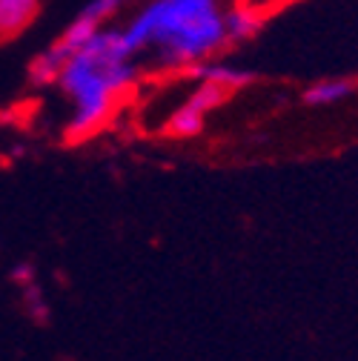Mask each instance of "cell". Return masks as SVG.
Returning <instances> with one entry per match:
<instances>
[{
    "instance_id": "cell-1",
    "label": "cell",
    "mask_w": 358,
    "mask_h": 361,
    "mask_svg": "<svg viewBox=\"0 0 358 361\" xmlns=\"http://www.w3.org/2000/svg\"><path fill=\"white\" fill-rule=\"evenodd\" d=\"M230 0H144L121 29L144 72L178 75L227 52Z\"/></svg>"
},
{
    "instance_id": "cell-2",
    "label": "cell",
    "mask_w": 358,
    "mask_h": 361,
    "mask_svg": "<svg viewBox=\"0 0 358 361\" xmlns=\"http://www.w3.org/2000/svg\"><path fill=\"white\" fill-rule=\"evenodd\" d=\"M144 69L132 55L121 26H101L78 52H72L55 80L69 118L63 138L69 144L89 141L118 112L123 98L138 86Z\"/></svg>"
},
{
    "instance_id": "cell-3",
    "label": "cell",
    "mask_w": 358,
    "mask_h": 361,
    "mask_svg": "<svg viewBox=\"0 0 358 361\" xmlns=\"http://www.w3.org/2000/svg\"><path fill=\"white\" fill-rule=\"evenodd\" d=\"M227 98H230V92L223 86L209 83V80H195L192 92L166 115L163 132L169 135V138H178V141L195 138V135H201V129L206 123V115L215 112Z\"/></svg>"
},
{
    "instance_id": "cell-4",
    "label": "cell",
    "mask_w": 358,
    "mask_h": 361,
    "mask_svg": "<svg viewBox=\"0 0 358 361\" xmlns=\"http://www.w3.org/2000/svg\"><path fill=\"white\" fill-rule=\"evenodd\" d=\"M264 20H266V12L247 4V0L227 4V9H223V37H227V47H241V43L252 40L261 32Z\"/></svg>"
},
{
    "instance_id": "cell-5",
    "label": "cell",
    "mask_w": 358,
    "mask_h": 361,
    "mask_svg": "<svg viewBox=\"0 0 358 361\" xmlns=\"http://www.w3.org/2000/svg\"><path fill=\"white\" fill-rule=\"evenodd\" d=\"M192 80H209V83H218L223 86L227 92H241V89H247L249 83H255V72L252 69H244V66H235V63H223L218 58H209L198 66H192L187 72Z\"/></svg>"
},
{
    "instance_id": "cell-6",
    "label": "cell",
    "mask_w": 358,
    "mask_h": 361,
    "mask_svg": "<svg viewBox=\"0 0 358 361\" xmlns=\"http://www.w3.org/2000/svg\"><path fill=\"white\" fill-rule=\"evenodd\" d=\"M40 12V0H0V40L15 37Z\"/></svg>"
},
{
    "instance_id": "cell-7",
    "label": "cell",
    "mask_w": 358,
    "mask_h": 361,
    "mask_svg": "<svg viewBox=\"0 0 358 361\" xmlns=\"http://www.w3.org/2000/svg\"><path fill=\"white\" fill-rule=\"evenodd\" d=\"M350 95H355V80H350V78H321L316 83H309L301 98L309 106H333V104L347 101Z\"/></svg>"
},
{
    "instance_id": "cell-8",
    "label": "cell",
    "mask_w": 358,
    "mask_h": 361,
    "mask_svg": "<svg viewBox=\"0 0 358 361\" xmlns=\"http://www.w3.org/2000/svg\"><path fill=\"white\" fill-rule=\"evenodd\" d=\"M18 293H20V301H23V310L26 315L35 322V324H47L52 319V307H49V298L43 293L40 281L32 279V281H23L18 284Z\"/></svg>"
},
{
    "instance_id": "cell-9",
    "label": "cell",
    "mask_w": 358,
    "mask_h": 361,
    "mask_svg": "<svg viewBox=\"0 0 358 361\" xmlns=\"http://www.w3.org/2000/svg\"><path fill=\"white\" fill-rule=\"evenodd\" d=\"M129 4H132V0H89L80 15H86L89 20H95L98 26H106V23L115 20Z\"/></svg>"
},
{
    "instance_id": "cell-10",
    "label": "cell",
    "mask_w": 358,
    "mask_h": 361,
    "mask_svg": "<svg viewBox=\"0 0 358 361\" xmlns=\"http://www.w3.org/2000/svg\"><path fill=\"white\" fill-rule=\"evenodd\" d=\"M32 279H37V269H35L32 261H18V264H12V269H9V281H12L15 287L23 284V281H32Z\"/></svg>"
},
{
    "instance_id": "cell-11",
    "label": "cell",
    "mask_w": 358,
    "mask_h": 361,
    "mask_svg": "<svg viewBox=\"0 0 358 361\" xmlns=\"http://www.w3.org/2000/svg\"><path fill=\"white\" fill-rule=\"evenodd\" d=\"M247 4H252V6H258L261 12H276V9H281V6H287V4H292V0H247Z\"/></svg>"
}]
</instances>
